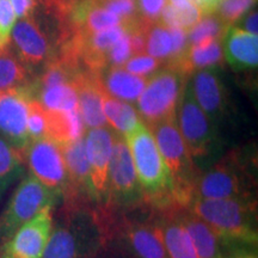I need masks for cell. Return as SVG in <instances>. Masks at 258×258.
<instances>
[{"label": "cell", "mask_w": 258, "mask_h": 258, "mask_svg": "<svg viewBox=\"0 0 258 258\" xmlns=\"http://www.w3.org/2000/svg\"><path fill=\"white\" fill-rule=\"evenodd\" d=\"M109 237L110 220L102 207L61 203L41 258H96Z\"/></svg>", "instance_id": "1"}, {"label": "cell", "mask_w": 258, "mask_h": 258, "mask_svg": "<svg viewBox=\"0 0 258 258\" xmlns=\"http://www.w3.org/2000/svg\"><path fill=\"white\" fill-rule=\"evenodd\" d=\"M124 139L131 150L145 203L156 211L178 206L169 169L147 125L141 122Z\"/></svg>", "instance_id": "2"}, {"label": "cell", "mask_w": 258, "mask_h": 258, "mask_svg": "<svg viewBox=\"0 0 258 258\" xmlns=\"http://www.w3.org/2000/svg\"><path fill=\"white\" fill-rule=\"evenodd\" d=\"M226 245H257L256 200L194 199L188 207Z\"/></svg>", "instance_id": "3"}, {"label": "cell", "mask_w": 258, "mask_h": 258, "mask_svg": "<svg viewBox=\"0 0 258 258\" xmlns=\"http://www.w3.org/2000/svg\"><path fill=\"white\" fill-rule=\"evenodd\" d=\"M256 173L239 152H231L207 171H201L192 199L256 200Z\"/></svg>", "instance_id": "4"}, {"label": "cell", "mask_w": 258, "mask_h": 258, "mask_svg": "<svg viewBox=\"0 0 258 258\" xmlns=\"http://www.w3.org/2000/svg\"><path fill=\"white\" fill-rule=\"evenodd\" d=\"M109 240L133 258H170L153 209L147 205L122 214L110 215Z\"/></svg>", "instance_id": "5"}, {"label": "cell", "mask_w": 258, "mask_h": 258, "mask_svg": "<svg viewBox=\"0 0 258 258\" xmlns=\"http://www.w3.org/2000/svg\"><path fill=\"white\" fill-rule=\"evenodd\" d=\"M147 128L152 133L160 156L169 169L177 205L186 208L192 199L194 186L201 170L190 156L176 117L158 122Z\"/></svg>", "instance_id": "6"}, {"label": "cell", "mask_w": 258, "mask_h": 258, "mask_svg": "<svg viewBox=\"0 0 258 258\" xmlns=\"http://www.w3.org/2000/svg\"><path fill=\"white\" fill-rule=\"evenodd\" d=\"M145 203L143 189L124 137L114 132V145L108 171L106 201L102 207L110 215L137 209Z\"/></svg>", "instance_id": "7"}, {"label": "cell", "mask_w": 258, "mask_h": 258, "mask_svg": "<svg viewBox=\"0 0 258 258\" xmlns=\"http://www.w3.org/2000/svg\"><path fill=\"white\" fill-rule=\"evenodd\" d=\"M62 195L43 185L31 173L18 183L8 205L0 214V251L19 227L46 207L55 208Z\"/></svg>", "instance_id": "8"}, {"label": "cell", "mask_w": 258, "mask_h": 258, "mask_svg": "<svg viewBox=\"0 0 258 258\" xmlns=\"http://www.w3.org/2000/svg\"><path fill=\"white\" fill-rule=\"evenodd\" d=\"M185 86L186 77L176 71L164 67L154 73L147 80L146 88L138 102L144 124L151 127L158 122L175 118Z\"/></svg>", "instance_id": "9"}, {"label": "cell", "mask_w": 258, "mask_h": 258, "mask_svg": "<svg viewBox=\"0 0 258 258\" xmlns=\"http://www.w3.org/2000/svg\"><path fill=\"white\" fill-rule=\"evenodd\" d=\"M176 120L192 159L211 157L217 146L214 125L195 101L191 86L188 84L177 106Z\"/></svg>", "instance_id": "10"}, {"label": "cell", "mask_w": 258, "mask_h": 258, "mask_svg": "<svg viewBox=\"0 0 258 258\" xmlns=\"http://www.w3.org/2000/svg\"><path fill=\"white\" fill-rule=\"evenodd\" d=\"M61 151L67 173L61 203L98 206L92 185L91 170L86 156L85 140L80 138L72 143L62 145Z\"/></svg>", "instance_id": "11"}, {"label": "cell", "mask_w": 258, "mask_h": 258, "mask_svg": "<svg viewBox=\"0 0 258 258\" xmlns=\"http://www.w3.org/2000/svg\"><path fill=\"white\" fill-rule=\"evenodd\" d=\"M22 157L35 178L62 195L67 173L60 145L48 138L29 141Z\"/></svg>", "instance_id": "12"}, {"label": "cell", "mask_w": 258, "mask_h": 258, "mask_svg": "<svg viewBox=\"0 0 258 258\" xmlns=\"http://www.w3.org/2000/svg\"><path fill=\"white\" fill-rule=\"evenodd\" d=\"M32 97V83L3 92L0 97V135L19 153L29 144L28 103Z\"/></svg>", "instance_id": "13"}, {"label": "cell", "mask_w": 258, "mask_h": 258, "mask_svg": "<svg viewBox=\"0 0 258 258\" xmlns=\"http://www.w3.org/2000/svg\"><path fill=\"white\" fill-rule=\"evenodd\" d=\"M55 208L46 207L19 227L0 253L9 258H41L53 227Z\"/></svg>", "instance_id": "14"}, {"label": "cell", "mask_w": 258, "mask_h": 258, "mask_svg": "<svg viewBox=\"0 0 258 258\" xmlns=\"http://www.w3.org/2000/svg\"><path fill=\"white\" fill-rule=\"evenodd\" d=\"M114 145V131L108 127L91 128L85 139L86 156L91 170L92 185L95 189L97 203L104 207L106 201L108 171Z\"/></svg>", "instance_id": "15"}, {"label": "cell", "mask_w": 258, "mask_h": 258, "mask_svg": "<svg viewBox=\"0 0 258 258\" xmlns=\"http://www.w3.org/2000/svg\"><path fill=\"white\" fill-rule=\"evenodd\" d=\"M12 42L15 54L29 71L31 67L46 64L54 55L49 40L34 15L19 19L16 23L12 31Z\"/></svg>", "instance_id": "16"}, {"label": "cell", "mask_w": 258, "mask_h": 258, "mask_svg": "<svg viewBox=\"0 0 258 258\" xmlns=\"http://www.w3.org/2000/svg\"><path fill=\"white\" fill-rule=\"evenodd\" d=\"M103 73L84 70L74 79L78 108L83 122L89 128L106 127L104 112H103V96L105 95L102 80Z\"/></svg>", "instance_id": "17"}, {"label": "cell", "mask_w": 258, "mask_h": 258, "mask_svg": "<svg viewBox=\"0 0 258 258\" xmlns=\"http://www.w3.org/2000/svg\"><path fill=\"white\" fill-rule=\"evenodd\" d=\"M171 207L154 212L156 222L161 232L164 245L170 258H199L191 239L179 218V209Z\"/></svg>", "instance_id": "18"}, {"label": "cell", "mask_w": 258, "mask_h": 258, "mask_svg": "<svg viewBox=\"0 0 258 258\" xmlns=\"http://www.w3.org/2000/svg\"><path fill=\"white\" fill-rule=\"evenodd\" d=\"M194 98L211 121L220 120L225 116L226 96L220 82L212 72H200L194 79L191 88Z\"/></svg>", "instance_id": "19"}, {"label": "cell", "mask_w": 258, "mask_h": 258, "mask_svg": "<svg viewBox=\"0 0 258 258\" xmlns=\"http://www.w3.org/2000/svg\"><path fill=\"white\" fill-rule=\"evenodd\" d=\"M179 218L199 258H226L221 240L207 224L186 208L179 209Z\"/></svg>", "instance_id": "20"}, {"label": "cell", "mask_w": 258, "mask_h": 258, "mask_svg": "<svg viewBox=\"0 0 258 258\" xmlns=\"http://www.w3.org/2000/svg\"><path fill=\"white\" fill-rule=\"evenodd\" d=\"M225 56L235 69L256 67L258 61L257 35L241 30L239 28L228 29L226 34Z\"/></svg>", "instance_id": "21"}, {"label": "cell", "mask_w": 258, "mask_h": 258, "mask_svg": "<svg viewBox=\"0 0 258 258\" xmlns=\"http://www.w3.org/2000/svg\"><path fill=\"white\" fill-rule=\"evenodd\" d=\"M47 138L60 146L83 138L84 124L79 108L69 111L46 110Z\"/></svg>", "instance_id": "22"}, {"label": "cell", "mask_w": 258, "mask_h": 258, "mask_svg": "<svg viewBox=\"0 0 258 258\" xmlns=\"http://www.w3.org/2000/svg\"><path fill=\"white\" fill-rule=\"evenodd\" d=\"M102 80L106 95L125 102L137 101L147 84V78L134 76L121 67H111Z\"/></svg>", "instance_id": "23"}, {"label": "cell", "mask_w": 258, "mask_h": 258, "mask_svg": "<svg viewBox=\"0 0 258 258\" xmlns=\"http://www.w3.org/2000/svg\"><path fill=\"white\" fill-rule=\"evenodd\" d=\"M30 71L10 48L0 50V92L30 85Z\"/></svg>", "instance_id": "24"}, {"label": "cell", "mask_w": 258, "mask_h": 258, "mask_svg": "<svg viewBox=\"0 0 258 258\" xmlns=\"http://www.w3.org/2000/svg\"><path fill=\"white\" fill-rule=\"evenodd\" d=\"M103 112L115 131L123 137L131 133L143 122L139 117L137 110L131 104L106 93L103 96Z\"/></svg>", "instance_id": "25"}, {"label": "cell", "mask_w": 258, "mask_h": 258, "mask_svg": "<svg viewBox=\"0 0 258 258\" xmlns=\"http://www.w3.org/2000/svg\"><path fill=\"white\" fill-rule=\"evenodd\" d=\"M22 154L0 137V202L10 186L23 175Z\"/></svg>", "instance_id": "26"}, {"label": "cell", "mask_w": 258, "mask_h": 258, "mask_svg": "<svg viewBox=\"0 0 258 258\" xmlns=\"http://www.w3.org/2000/svg\"><path fill=\"white\" fill-rule=\"evenodd\" d=\"M35 99H37L46 110L69 111L78 108V95L74 84H61L38 90Z\"/></svg>", "instance_id": "27"}, {"label": "cell", "mask_w": 258, "mask_h": 258, "mask_svg": "<svg viewBox=\"0 0 258 258\" xmlns=\"http://www.w3.org/2000/svg\"><path fill=\"white\" fill-rule=\"evenodd\" d=\"M186 66L190 73L195 70L221 66L224 63L222 40H211L189 47L186 51Z\"/></svg>", "instance_id": "28"}, {"label": "cell", "mask_w": 258, "mask_h": 258, "mask_svg": "<svg viewBox=\"0 0 258 258\" xmlns=\"http://www.w3.org/2000/svg\"><path fill=\"white\" fill-rule=\"evenodd\" d=\"M230 25L225 23L219 16L208 15L191 28L188 40L191 46L203 43L211 40H224Z\"/></svg>", "instance_id": "29"}, {"label": "cell", "mask_w": 258, "mask_h": 258, "mask_svg": "<svg viewBox=\"0 0 258 258\" xmlns=\"http://www.w3.org/2000/svg\"><path fill=\"white\" fill-rule=\"evenodd\" d=\"M161 23L169 28H180L189 30L201 19V11L192 2L176 8L172 5H165L161 11Z\"/></svg>", "instance_id": "30"}, {"label": "cell", "mask_w": 258, "mask_h": 258, "mask_svg": "<svg viewBox=\"0 0 258 258\" xmlns=\"http://www.w3.org/2000/svg\"><path fill=\"white\" fill-rule=\"evenodd\" d=\"M172 42L169 29L163 23H152L147 29L146 50L150 55L158 60H165L170 56Z\"/></svg>", "instance_id": "31"}, {"label": "cell", "mask_w": 258, "mask_h": 258, "mask_svg": "<svg viewBox=\"0 0 258 258\" xmlns=\"http://www.w3.org/2000/svg\"><path fill=\"white\" fill-rule=\"evenodd\" d=\"M120 24L121 18L118 16L101 8V6L97 5L96 0H92L91 6H90L88 12H86L85 18H84L78 31H82L84 34L88 35L104 30V29L116 27V25Z\"/></svg>", "instance_id": "32"}, {"label": "cell", "mask_w": 258, "mask_h": 258, "mask_svg": "<svg viewBox=\"0 0 258 258\" xmlns=\"http://www.w3.org/2000/svg\"><path fill=\"white\" fill-rule=\"evenodd\" d=\"M27 131L29 141H36L47 138L46 109L35 98H31L28 103Z\"/></svg>", "instance_id": "33"}, {"label": "cell", "mask_w": 258, "mask_h": 258, "mask_svg": "<svg viewBox=\"0 0 258 258\" xmlns=\"http://www.w3.org/2000/svg\"><path fill=\"white\" fill-rule=\"evenodd\" d=\"M256 0H224L219 6V17L227 25H231L243 17L247 10L252 8Z\"/></svg>", "instance_id": "34"}, {"label": "cell", "mask_w": 258, "mask_h": 258, "mask_svg": "<svg viewBox=\"0 0 258 258\" xmlns=\"http://www.w3.org/2000/svg\"><path fill=\"white\" fill-rule=\"evenodd\" d=\"M97 5L108 10L121 18V23L131 22L138 17L135 0H96Z\"/></svg>", "instance_id": "35"}, {"label": "cell", "mask_w": 258, "mask_h": 258, "mask_svg": "<svg viewBox=\"0 0 258 258\" xmlns=\"http://www.w3.org/2000/svg\"><path fill=\"white\" fill-rule=\"evenodd\" d=\"M160 60L148 56L146 54H140V55H134L132 59L127 60L123 66L127 72L134 74V76L147 78V76H151L160 69Z\"/></svg>", "instance_id": "36"}, {"label": "cell", "mask_w": 258, "mask_h": 258, "mask_svg": "<svg viewBox=\"0 0 258 258\" xmlns=\"http://www.w3.org/2000/svg\"><path fill=\"white\" fill-rule=\"evenodd\" d=\"M16 15L10 0H0V50L10 47Z\"/></svg>", "instance_id": "37"}, {"label": "cell", "mask_w": 258, "mask_h": 258, "mask_svg": "<svg viewBox=\"0 0 258 258\" xmlns=\"http://www.w3.org/2000/svg\"><path fill=\"white\" fill-rule=\"evenodd\" d=\"M131 42L127 32L106 53V63L111 67H122L131 55Z\"/></svg>", "instance_id": "38"}, {"label": "cell", "mask_w": 258, "mask_h": 258, "mask_svg": "<svg viewBox=\"0 0 258 258\" xmlns=\"http://www.w3.org/2000/svg\"><path fill=\"white\" fill-rule=\"evenodd\" d=\"M138 15L147 23H156L159 19L161 11L165 8L166 0H135Z\"/></svg>", "instance_id": "39"}, {"label": "cell", "mask_w": 258, "mask_h": 258, "mask_svg": "<svg viewBox=\"0 0 258 258\" xmlns=\"http://www.w3.org/2000/svg\"><path fill=\"white\" fill-rule=\"evenodd\" d=\"M36 2L43 5L48 12L55 16L61 23L66 18L74 0H36Z\"/></svg>", "instance_id": "40"}, {"label": "cell", "mask_w": 258, "mask_h": 258, "mask_svg": "<svg viewBox=\"0 0 258 258\" xmlns=\"http://www.w3.org/2000/svg\"><path fill=\"white\" fill-rule=\"evenodd\" d=\"M226 258H258L257 245H226L222 244Z\"/></svg>", "instance_id": "41"}, {"label": "cell", "mask_w": 258, "mask_h": 258, "mask_svg": "<svg viewBox=\"0 0 258 258\" xmlns=\"http://www.w3.org/2000/svg\"><path fill=\"white\" fill-rule=\"evenodd\" d=\"M16 17L22 19L34 15L37 6L36 0H10Z\"/></svg>", "instance_id": "42"}, {"label": "cell", "mask_w": 258, "mask_h": 258, "mask_svg": "<svg viewBox=\"0 0 258 258\" xmlns=\"http://www.w3.org/2000/svg\"><path fill=\"white\" fill-rule=\"evenodd\" d=\"M191 2L198 6L202 15H213L218 11L219 6L224 0H191Z\"/></svg>", "instance_id": "43"}, {"label": "cell", "mask_w": 258, "mask_h": 258, "mask_svg": "<svg viewBox=\"0 0 258 258\" xmlns=\"http://www.w3.org/2000/svg\"><path fill=\"white\" fill-rule=\"evenodd\" d=\"M244 27H245V31L250 32V34H253V35H257V11H253L251 12L249 15V17L246 18V21H245L244 23Z\"/></svg>", "instance_id": "44"}, {"label": "cell", "mask_w": 258, "mask_h": 258, "mask_svg": "<svg viewBox=\"0 0 258 258\" xmlns=\"http://www.w3.org/2000/svg\"><path fill=\"white\" fill-rule=\"evenodd\" d=\"M171 2V5L172 6H176V8H182V6H184L190 3V0H170Z\"/></svg>", "instance_id": "45"}, {"label": "cell", "mask_w": 258, "mask_h": 258, "mask_svg": "<svg viewBox=\"0 0 258 258\" xmlns=\"http://www.w3.org/2000/svg\"><path fill=\"white\" fill-rule=\"evenodd\" d=\"M0 258H9V257L6 256V254H4V253H0Z\"/></svg>", "instance_id": "46"}, {"label": "cell", "mask_w": 258, "mask_h": 258, "mask_svg": "<svg viewBox=\"0 0 258 258\" xmlns=\"http://www.w3.org/2000/svg\"><path fill=\"white\" fill-rule=\"evenodd\" d=\"M2 95H3V92H0V97H2Z\"/></svg>", "instance_id": "47"}]
</instances>
